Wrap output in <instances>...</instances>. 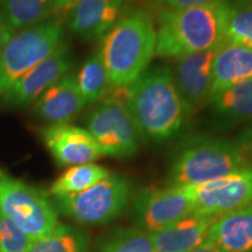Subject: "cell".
Returning <instances> with one entry per match:
<instances>
[{
  "label": "cell",
  "instance_id": "13",
  "mask_svg": "<svg viewBox=\"0 0 252 252\" xmlns=\"http://www.w3.org/2000/svg\"><path fill=\"white\" fill-rule=\"evenodd\" d=\"M216 48L184 55L175 61L173 80L191 109L206 105L212 97L213 61Z\"/></svg>",
  "mask_w": 252,
  "mask_h": 252
},
{
  "label": "cell",
  "instance_id": "16",
  "mask_svg": "<svg viewBox=\"0 0 252 252\" xmlns=\"http://www.w3.org/2000/svg\"><path fill=\"white\" fill-rule=\"evenodd\" d=\"M219 216L191 213L160 231L150 234L158 252H191L208 239Z\"/></svg>",
  "mask_w": 252,
  "mask_h": 252
},
{
  "label": "cell",
  "instance_id": "24",
  "mask_svg": "<svg viewBox=\"0 0 252 252\" xmlns=\"http://www.w3.org/2000/svg\"><path fill=\"white\" fill-rule=\"evenodd\" d=\"M96 252H158L149 232L135 228H115L97 241Z\"/></svg>",
  "mask_w": 252,
  "mask_h": 252
},
{
  "label": "cell",
  "instance_id": "29",
  "mask_svg": "<svg viewBox=\"0 0 252 252\" xmlns=\"http://www.w3.org/2000/svg\"><path fill=\"white\" fill-rule=\"evenodd\" d=\"M78 1H80V0H52L53 14H55V17L61 18L62 14H68L69 11H70Z\"/></svg>",
  "mask_w": 252,
  "mask_h": 252
},
{
  "label": "cell",
  "instance_id": "11",
  "mask_svg": "<svg viewBox=\"0 0 252 252\" xmlns=\"http://www.w3.org/2000/svg\"><path fill=\"white\" fill-rule=\"evenodd\" d=\"M72 60L69 46L63 42L58 49L34 67L12 87L1 94V102L7 108H25L36 99L56 82L69 74Z\"/></svg>",
  "mask_w": 252,
  "mask_h": 252
},
{
  "label": "cell",
  "instance_id": "8",
  "mask_svg": "<svg viewBox=\"0 0 252 252\" xmlns=\"http://www.w3.org/2000/svg\"><path fill=\"white\" fill-rule=\"evenodd\" d=\"M0 213L35 241L61 224L49 195L0 168Z\"/></svg>",
  "mask_w": 252,
  "mask_h": 252
},
{
  "label": "cell",
  "instance_id": "26",
  "mask_svg": "<svg viewBox=\"0 0 252 252\" xmlns=\"http://www.w3.org/2000/svg\"><path fill=\"white\" fill-rule=\"evenodd\" d=\"M32 242L23 229L0 213V252H27Z\"/></svg>",
  "mask_w": 252,
  "mask_h": 252
},
{
  "label": "cell",
  "instance_id": "31",
  "mask_svg": "<svg viewBox=\"0 0 252 252\" xmlns=\"http://www.w3.org/2000/svg\"><path fill=\"white\" fill-rule=\"evenodd\" d=\"M191 252H225V251H223L222 249L217 248L216 245L212 244L210 242L206 241L202 245H200V247H198L197 249H195V250Z\"/></svg>",
  "mask_w": 252,
  "mask_h": 252
},
{
  "label": "cell",
  "instance_id": "28",
  "mask_svg": "<svg viewBox=\"0 0 252 252\" xmlns=\"http://www.w3.org/2000/svg\"><path fill=\"white\" fill-rule=\"evenodd\" d=\"M236 144L238 145L239 150L243 153L247 161L252 165V122L245 126L241 133L238 134Z\"/></svg>",
  "mask_w": 252,
  "mask_h": 252
},
{
  "label": "cell",
  "instance_id": "30",
  "mask_svg": "<svg viewBox=\"0 0 252 252\" xmlns=\"http://www.w3.org/2000/svg\"><path fill=\"white\" fill-rule=\"evenodd\" d=\"M14 34V32L8 28L6 25L2 23V20L0 19V54H1L2 49L6 46V43L8 42V40L11 39L12 35Z\"/></svg>",
  "mask_w": 252,
  "mask_h": 252
},
{
  "label": "cell",
  "instance_id": "5",
  "mask_svg": "<svg viewBox=\"0 0 252 252\" xmlns=\"http://www.w3.org/2000/svg\"><path fill=\"white\" fill-rule=\"evenodd\" d=\"M133 186L123 174H110L93 187L76 194L52 197L56 212L86 225L115 220L131 203Z\"/></svg>",
  "mask_w": 252,
  "mask_h": 252
},
{
  "label": "cell",
  "instance_id": "4",
  "mask_svg": "<svg viewBox=\"0 0 252 252\" xmlns=\"http://www.w3.org/2000/svg\"><path fill=\"white\" fill-rule=\"evenodd\" d=\"M236 141L209 134L186 137L169 157L167 185L193 187L249 166Z\"/></svg>",
  "mask_w": 252,
  "mask_h": 252
},
{
  "label": "cell",
  "instance_id": "18",
  "mask_svg": "<svg viewBox=\"0 0 252 252\" xmlns=\"http://www.w3.org/2000/svg\"><path fill=\"white\" fill-rule=\"evenodd\" d=\"M251 78L252 48L226 41L217 47L213 61L212 97L220 91Z\"/></svg>",
  "mask_w": 252,
  "mask_h": 252
},
{
  "label": "cell",
  "instance_id": "19",
  "mask_svg": "<svg viewBox=\"0 0 252 252\" xmlns=\"http://www.w3.org/2000/svg\"><path fill=\"white\" fill-rule=\"evenodd\" d=\"M207 241L225 252H252V203L217 217Z\"/></svg>",
  "mask_w": 252,
  "mask_h": 252
},
{
  "label": "cell",
  "instance_id": "10",
  "mask_svg": "<svg viewBox=\"0 0 252 252\" xmlns=\"http://www.w3.org/2000/svg\"><path fill=\"white\" fill-rule=\"evenodd\" d=\"M188 188L194 201V213L220 216L252 203V165Z\"/></svg>",
  "mask_w": 252,
  "mask_h": 252
},
{
  "label": "cell",
  "instance_id": "22",
  "mask_svg": "<svg viewBox=\"0 0 252 252\" xmlns=\"http://www.w3.org/2000/svg\"><path fill=\"white\" fill-rule=\"evenodd\" d=\"M76 81L87 104L98 103L109 93L112 87L99 50L87 59L78 71Z\"/></svg>",
  "mask_w": 252,
  "mask_h": 252
},
{
  "label": "cell",
  "instance_id": "21",
  "mask_svg": "<svg viewBox=\"0 0 252 252\" xmlns=\"http://www.w3.org/2000/svg\"><path fill=\"white\" fill-rule=\"evenodd\" d=\"M110 174L111 173L109 169L94 162L71 166L53 182L48 195L55 197L80 193L93 187Z\"/></svg>",
  "mask_w": 252,
  "mask_h": 252
},
{
  "label": "cell",
  "instance_id": "1",
  "mask_svg": "<svg viewBox=\"0 0 252 252\" xmlns=\"http://www.w3.org/2000/svg\"><path fill=\"white\" fill-rule=\"evenodd\" d=\"M126 105L139 137L153 144L167 143L181 134L193 111L166 65L150 67L127 87Z\"/></svg>",
  "mask_w": 252,
  "mask_h": 252
},
{
  "label": "cell",
  "instance_id": "2",
  "mask_svg": "<svg viewBox=\"0 0 252 252\" xmlns=\"http://www.w3.org/2000/svg\"><path fill=\"white\" fill-rule=\"evenodd\" d=\"M228 12L229 0L179 11H159L156 55L178 59L217 48L224 42Z\"/></svg>",
  "mask_w": 252,
  "mask_h": 252
},
{
  "label": "cell",
  "instance_id": "17",
  "mask_svg": "<svg viewBox=\"0 0 252 252\" xmlns=\"http://www.w3.org/2000/svg\"><path fill=\"white\" fill-rule=\"evenodd\" d=\"M210 123L217 131H228L252 122V78L224 89L208 102Z\"/></svg>",
  "mask_w": 252,
  "mask_h": 252
},
{
  "label": "cell",
  "instance_id": "12",
  "mask_svg": "<svg viewBox=\"0 0 252 252\" xmlns=\"http://www.w3.org/2000/svg\"><path fill=\"white\" fill-rule=\"evenodd\" d=\"M41 139L61 167L94 162L104 157L103 151L86 128L65 124H53L40 132Z\"/></svg>",
  "mask_w": 252,
  "mask_h": 252
},
{
  "label": "cell",
  "instance_id": "6",
  "mask_svg": "<svg viewBox=\"0 0 252 252\" xmlns=\"http://www.w3.org/2000/svg\"><path fill=\"white\" fill-rule=\"evenodd\" d=\"M61 18L53 17L12 35L0 54V94L64 42Z\"/></svg>",
  "mask_w": 252,
  "mask_h": 252
},
{
  "label": "cell",
  "instance_id": "15",
  "mask_svg": "<svg viewBox=\"0 0 252 252\" xmlns=\"http://www.w3.org/2000/svg\"><path fill=\"white\" fill-rule=\"evenodd\" d=\"M86 105L76 76L68 74L41 94L33 104L32 112L49 125L65 124L76 117Z\"/></svg>",
  "mask_w": 252,
  "mask_h": 252
},
{
  "label": "cell",
  "instance_id": "27",
  "mask_svg": "<svg viewBox=\"0 0 252 252\" xmlns=\"http://www.w3.org/2000/svg\"><path fill=\"white\" fill-rule=\"evenodd\" d=\"M214 1L217 0H153L159 11H179V9L212 4Z\"/></svg>",
  "mask_w": 252,
  "mask_h": 252
},
{
  "label": "cell",
  "instance_id": "7",
  "mask_svg": "<svg viewBox=\"0 0 252 252\" xmlns=\"http://www.w3.org/2000/svg\"><path fill=\"white\" fill-rule=\"evenodd\" d=\"M126 88H115L87 113L86 130L104 157L128 159L139 150L140 137L126 105Z\"/></svg>",
  "mask_w": 252,
  "mask_h": 252
},
{
  "label": "cell",
  "instance_id": "20",
  "mask_svg": "<svg viewBox=\"0 0 252 252\" xmlns=\"http://www.w3.org/2000/svg\"><path fill=\"white\" fill-rule=\"evenodd\" d=\"M50 14L52 0H0V19L14 33L43 23Z\"/></svg>",
  "mask_w": 252,
  "mask_h": 252
},
{
  "label": "cell",
  "instance_id": "14",
  "mask_svg": "<svg viewBox=\"0 0 252 252\" xmlns=\"http://www.w3.org/2000/svg\"><path fill=\"white\" fill-rule=\"evenodd\" d=\"M125 0H80L68 13L67 25L84 41L103 37L122 17Z\"/></svg>",
  "mask_w": 252,
  "mask_h": 252
},
{
  "label": "cell",
  "instance_id": "3",
  "mask_svg": "<svg viewBox=\"0 0 252 252\" xmlns=\"http://www.w3.org/2000/svg\"><path fill=\"white\" fill-rule=\"evenodd\" d=\"M156 45V25L149 12L135 8L123 14L102 37L98 49L111 87H130L146 71Z\"/></svg>",
  "mask_w": 252,
  "mask_h": 252
},
{
  "label": "cell",
  "instance_id": "23",
  "mask_svg": "<svg viewBox=\"0 0 252 252\" xmlns=\"http://www.w3.org/2000/svg\"><path fill=\"white\" fill-rule=\"evenodd\" d=\"M89 237L74 225L60 224L58 228L32 242L27 252H88Z\"/></svg>",
  "mask_w": 252,
  "mask_h": 252
},
{
  "label": "cell",
  "instance_id": "25",
  "mask_svg": "<svg viewBox=\"0 0 252 252\" xmlns=\"http://www.w3.org/2000/svg\"><path fill=\"white\" fill-rule=\"evenodd\" d=\"M224 41L252 48V0L229 1Z\"/></svg>",
  "mask_w": 252,
  "mask_h": 252
},
{
  "label": "cell",
  "instance_id": "9",
  "mask_svg": "<svg viewBox=\"0 0 252 252\" xmlns=\"http://www.w3.org/2000/svg\"><path fill=\"white\" fill-rule=\"evenodd\" d=\"M191 213L194 201L188 187L144 188L131 200L132 222L149 234L163 230Z\"/></svg>",
  "mask_w": 252,
  "mask_h": 252
}]
</instances>
